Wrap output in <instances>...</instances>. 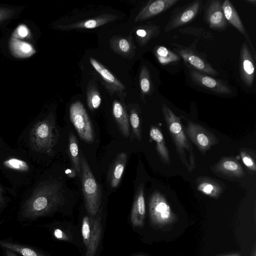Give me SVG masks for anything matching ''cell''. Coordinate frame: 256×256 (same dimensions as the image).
I'll list each match as a JSON object with an SVG mask.
<instances>
[{"mask_svg":"<svg viewBox=\"0 0 256 256\" xmlns=\"http://www.w3.org/2000/svg\"><path fill=\"white\" fill-rule=\"evenodd\" d=\"M29 34V30L28 28L24 25L19 26L16 30L15 32L14 33L13 38H17L18 37L21 38H24L28 36Z\"/></svg>","mask_w":256,"mask_h":256,"instance_id":"d590c367","label":"cell"},{"mask_svg":"<svg viewBox=\"0 0 256 256\" xmlns=\"http://www.w3.org/2000/svg\"><path fill=\"white\" fill-rule=\"evenodd\" d=\"M222 256H241V254L240 252H234L224 254Z\"/></svg>","mask_w":256,"mask_h":256,"instance_id":"ab89813d","label":"cell"},{"mask_svg":"<svg viewBox=\"0 0 256 256\" xmlns=\"http://www.w3.org/2000/svg\"><path fill=\"white\" fill-rule=\"evenodd\" d=\"M58 136L54 118L50 114L33 126L30 133V144L36 152L52 154Z\"/></svg>","mask_w":256,"mask_h":256,"instance_id":"3957f363","label":"cell"},{"mask_svg":"<svg viewBox=\"0 0 256 256\" xmlns=\"http://www.w3.org/2000/svg\"><path fill=\"white\" fill-rule=\"evenodd\" d=\"M70 118L80 138L88 143L93 142L95 139L94 131L87 112L81 102L76 101L70 105Z\"/></svg>","mask_w":256,"mask_h":256,"instance_id":"52a82bcc","label":"cell"},{"mask_svg":"<svg viewBox=\"0 0 256 256\" xmlns=\"http://www.w3.org/2000/svg\"><path fill=\"white\" fill-rule=\"evenodd\" d=\"M242 160L244 164L250 169L255 171L256 170V164L252 158L244 152H240Z\"/></svg>","mask_w":256,"mask_h":256,"instance_id":"e575fe53","label":"cell"},{"mask_svg":"<svg viewBox=\"0 0 256 256\" xmlns=\"http://www.w3.org/2000/svg\"><path fill=\"white\" fill-rule=\"evenodd\" d=\"M112 114L121 134L124 137H128L130 134L128 115L124 106L116 100L113 102Z\"/></svg>","mask_w":256,"mask_h":256,"instance_id":"ffe728a7","label":"cell"},{"mask_svg":"<svg viewBox=\"0 0 256 256\" xmlns=\"http://www.w3.org/2000/svg\"><path fill=\"white\" fill-rule=\"evenodd\" d=\"M160 32V27L158 26L148 24L140 26L136 31L137 41L140 46H144L152 38L158 36Z\"/></svg>","mask_w":256,"mask_h":256,"instance_id":"cb8c5ba5","label":"cell"},{"mask_svg":"<svg viewBox=\"0 0 256 256\" xmlns=\"http://www.w3.org/2000/svg\"><path fill=\"white\" fill-rule=\"evenodd\" d=\"M179 0H156L150 1L139 12L135 18V22L146 20L169 9Z\"/></svg>","mask_w":256,"mask_h":256,"instance_id":"5bb4252c","label":"cell"},{"mask_svg":"<svg viewBox=\"0 0 256 256\" xmlns=\"http://www.w3.org/2000/svg\"><path fill=\"white\" fill-rule=\"evenodd\" d=\"M110 46L115 52L126 56L134 52L136 48L130 37L114 36L110 40Z\"/></svg>","mask_w":256,"mask_h":256,"instance_id":"7402d4cb","label":"cell"},{"mask_svg":"<svg viewBox=\"0 0 256 256\" xmlns=\"http://www.w3.org/2000/svg\"><path fill=\"white\" fill-rule=\"evenodd\" d=\"M60 182L56 180L41 182L24 204L22 216L34 219L54 212L64 202Z\"/></svg>","mask_w":256,"mask_h":256,"instance_id":"6da1fadb","label":"cell"},{"mask_svg":"<svg viewBox=\"0 0 256 256\" xmlns=\"http://www.w3.org/2000/svg\"><path fill=\"white\" fill-rule=\"evenodd\" d=\"M154 54L158 62L163 66L176 62L180 59L178 54L164 46L157 47Z\"/></svg>","mask_w":256,"mask_h":256,"instance_id":"83f0119b","label":"cell"},{"mask_svg":"<svg viewBox=\"0 0 256 256\" xmlns=\"http://www.w3.org/2000/svg\"><path fill=\"white\" fill-rule=\"evenodd\" d=\"M222 8L226 20L244 36L248 42L247 43L249 47L252 50L254 58L256 59V54L255 49L238 12L230 2L229 0H225L222 4Z\"/></svg>","mask_w":256,"mask_h":256,"instance_id":"2e32d148","label":"cell"},{"mask_svg":"<svg viewBox=\"0 0 256 256\" xmlns=\"http://www.w3.org/2000/svg\"><path fill=\"white\" fill-rule=\"evenodd\" d=\"M68 150L72 166L76 172L80 174V164L78 143L75 135L72 132L68 134Z\"/></svg>","mask_w":256,"mask_h":256,"instance_id":"484cf974","label":"cell"},{"mask_svg":"<svg viewBox=\"0 0 256 256\" xmlns=\"http://www.w3.org/2000/svg\"><path fill=\"white\" fill-rule=\"evenodd\" d=\"M3 164L7 168L20 172H28L30 169L28 164L25 161L14 158L5 160Z\"/></svg>","mask_w":256,"mask_h":256,"instance_id":"1f68e13d","label":"cell"},{"mask_svg":"<svg viewBox=\"0 0 256 256\" xmlns=\"http://www.w3.org/2000/svg\"><path fill=\"white\" fill-rule=\"evenodd\" d=\"M66 173L67 176L70 178H74L76 176V172L73 169H67L66 170Z\"/></svg>","mask_w":256,"mask_h":256,"instance_id":"74e56055","label":"cell"},{"mask_svg":"<svg viewBox=\"0 0 256 256\" xmlns=\"http://www.w3.org/2000/svg\"><path fill=\"white\" fill-rule=\"evenodd\" d=\"M102 98L99 92L92 84H88L87 88L88 106L92 110L99 108L101 104Z\"/></svg>","mask_w":256,"mask_h":256,"instance_id":"f546056e","label":"cell"},{"mask_svg":"<svg viewBox=\"0 0 256 256\" xmlns=\"http://www.w3.org/2000/svg\"><path fill=\"white\" fill-rule=\"evenodd\" d=\"M189 75L192 80L196 84L214 92L228 94L232 92L229 86L224 81L188 68Z\"/></svg>","mask_w":256,"mask_h":256,"instance_id":"8fae6325","label":"cell"},{"mask_svg":"<svg viewBox=\"0 0 256 256\" xmlns=\"http://www.w3.org/2000/svg\"><path fill=\"white\" fill-rule=\"evenodd\" d=\"M150 135L156 144V150L162 162L166 164H170L169 152L165 144L164 138L160 130L157 127L152 126Z\"/></svg>","mask_w":256,"mask_h":256,"instance_id":"44dd1931","label":"cell"},{"mask_svg":"<svg viewBox=\"0 0 256 256\" xmlns=\"http://www.w3.org/2000/svg\"><path fill=\"white\" fill-rule=\"evenodd\" d=\"M202 6L201 0H195L174 12L166 26L164 31L168 32L189 23L197 16Z\"/></svg>","mask_w":256,"mask_h":256,"instance_id":"30bf717a","label":"cell"},{"mask_svg":"<svg viewBox=\"0 0 256 256\" xmlns=\"http://www.w3.org/2000/svg\"><path fill=\"white\" fill-rule=\"evenodd\" d=\"M252 256H256V252L255 248L254 250V252L252 253Z\"/></svg>","mask_w":256,"mask_h":256,"instance_id":"7bdbcfd3","label":"cell"},{"mask_svg":"<svg viewBox=\"0 0 256 256\" xmlns=\"http://www.w3.org/2000/svg\"><path fill=\"white\" fill-rule=\"evenodd\" d=\"M54 234L58 240H68L69 237L62 230L56 228L54 230Z\"/></svg>","mask_w":256,"mask_h":256,"instance_id":"8d00e7d4","label":"cell"},{"mask_svg":"<svg viewBox=\"0 0 256 256\" xmlns=\"http://www.w3.org/2000/svg\"><path fill=\"white\" fill-rule=\"evenodd\" d=\"M101 209L94 216L84 217L82 234L86 246V256H95L98 247L102 232Z\"/></svg>","mask_w":256,"mask_h":256,"instance_id":"8992f818","label":"cell"},{"mask_svg":"<svg viewBox=\"0 0 256 256\" xmlns=\"http://www.w3.org/2000/svg\"><path fill=\"white\" fill-rule=\"evenodd\" d=\"M216 170L230 176L240 177L244 172L240 164L230 158L222 160L215 167Z\"/></svg>","mask_w":256,"mask_h":256,"instance_id":"603a6c76","label":"cell"},{"mask_svg":"<svg viewBox=\"0 0 256 256\" xmlns=\"http://www.w3.org/2000/svg\"><path fill=\"white\" fill-rule=\"evenodd\" d=\"M246 2L256 6V1L255 0H245Z\"/></svg>","mask_w":256,"mask_h":256,"instance_id":"60d3db41","label":"cell"},{"mask_svg":"<svg viewBox=\"0 0 256 256\" xmlns=\"http://www.w3.org/2000/svg\"><path fill=\"white\" fill-rule=\"evenodd\" d=\"M82 191L85 206L88 216H95L98 212L102 200V192L89 165L82 154L80 156Z\"/></svg>","mask_w":256,"mask_h":256,"instance_id":"277c9868","label":"cell"},{"mask_svg":"<svg viewBox=\"0 0 256 256\" xmlns=\"http://www.w3.org/2000/svg\"><path fill=\"white\" fill-rule=\"evenodd\" d=\"M205 18L210 28L220 30L227 26V20L224 16L220 0H210L206 8Z\"/></svg>","mask_w":256,"mask_h":256,"instance_id":"4fadbf2b","label":"cell"},{"mask_svg":"<svg viewBox=\"0 0 256 256\" xmlns=\"http://www.w3.org/2000/svg\"><path fill=\"white\" fill-rule=\"evenodd\" d=\"M90 62L98 74L106 84V86L110 92L121 94L125 90L124 86L102 64L92 58H90Z\"/></svg>","mask_w":256,"mask_h":256,"instance_id":"e0dca14e","label":"cell"},{"mask_svg":"<svg viewBox=\"0 0 256 256\" xmlns=\"http://www.w3.org/2000/svg\"><path fill=\"white\" fill-rule=\"evenodd\" d=\"M128 159L125 152L118 153L112 162L108 173V180L112 188H116L119 185Z\"/></svg>","mask_w":256,"mask_h":256,"instance_id":"d6986e66","label":"cell"},{"mask_svg":"<svg viewBox=\"0 0 256 256\" xmlns=\"http://www.w3.org/2000/svg\"><path fill=\"white\" fill-rule=\"evenodd\" d=\"M198 189L210 197L218 198L222 192L220 184L209 178H201L198 182Z\"/></svg>","mask_w":256,"mask_h":256,"instance_id":"4316f807","label":"cell"},{"mask_svg":"<svg viewBox=\"0 0 256 256\" xmlns=\"http://www.w3.org/2000/svg\"><path fill=\"white\" fill-rule=\"evenodd\" d=\"M15 10L9 8H0V24L10 19L14 14Z\"/></svg>","mask_w":256,"mask_h":256,"instance_id":"836d02e7","label":"cell"},{"mask_svg":"<svg viewBox=\"0 0 256 256\" xmlns=\"http://www.w3.org/2000/svg\"><path fill=\"white\" fill-rule=\"evenodd\" d=\"M0 246L18 253L22 256H46L41 252L27 246L0 240Z\"/></svg>","mask_w":256,"mask_h":256,"instance_id":"f1b7e54d","label":"cell"},{"mask_svg":"<svg viewBox=\"0 0 256 256\" xmlns=\"http://www.w3.org/2000/svg\"></svg>","mask_w":256,"mask_h":256,"instance_id":"ee69618b","label":"cell"},{"mask_svg":"<svg viewBox=\"0 0 256 256\" xmlns=\"http://www.w3.org/2000/svg\"><path fill=\"white\" fill-rule=\"evenodd\" d=\"M149 214L151 224L156 227L162 228L176 221V216L165 197L158 191L150 198Z\"/></svg>","mask_w":256,"mask_h":256,"instance_id":"5b68a950","label":"cell"},{"mask_svg":"<svg viewBox=\"0 0 256 256\" xmlns=\"http://www.w3.org/2000/svg\"><path fill=\"white\" fill-rule=\"evenodd\" d=\"M117 18L116 15L103 14L85 20L76 22L65 26H58L60 30H67L76 28H94L105 24Z\"/></svg>","mask_w":256,"mask_h":256,"instance_id":"ac0fdd59","label":"cell"},{"mask_svg":"<svg viewBox=\"0 0 256 256\" xmlns=\"http://www.w3.org/2000/svg\"><path fill=\"white\" fill-rule=\"evenodd\" d=\"M239 70L243 83L250 88L253 84L255 76V64L250 47L247 42H244L241 46Z\"/></svg>","mask_w":256,"mask_h":256,"instance_id":"7c38bea8","label":"cell"},{"mask_svg":"<svg viewBox=\"0 0 256 256\" xmlns=\"http://www.w3.org/2000/svg\"><path fill=\"white\" fill-rule=\"evenodd\" d=\"M186 134L202 152L208 150L218 142L216 138L210 130L190 120L187 122Z\"/></svg>","mask_w":256,"mask_h":256,"instance_id":"9c48e42d","label":"cell"},{"mask_svg":"<svg viewBox=\"0 0 256 256\" xmlns=\"http://www.w3.org/2000/svg\"><path fill=\"white\" fill-rule=\"evenodd\" d=\"M146 206L144 184L141 183L136 191L132 206L130 220L134 226L142 227L144 224Z\"/></svg>","mask_w":256,"mask_h":256,"instance_id":"9a60e30c","label":"cell"},{"mask_svg":"<svg viewBox=\"0 0 256 256\" xmlns=\"http://www.w3.org/2000/svg\"><path fill=\"white\" fill-rule=\"evenodd\" d=\"M130 121L134 134L138 140H141L142 131L140 120L138 114L134 110H131Z\"/></svg>","mask_w":256,"mask_h":256,"instance_id":"d6a6232c","label":"cell"},{"mask_svg":"<svg viewBox=\"0 0 256 256\" xmlns=\"http://www.w3.org/2000/svg\"><path fill=\"white\" fill-rule=\"evenodd\" d=\"M162 112L179 157L188 170L192 172L196 166L194 148L187 138L180 118L165 104L162 105Z\"/></svg>","mask_w":256,"mask_h":256,"instance_id":"7a4b0ae2","label":"cell"},{"mask_svg":"<svg viewBox=\"0 0 256 256\" xmlns=\"http://www.w3.org/2000/svg\"><path fill=\"white\" fill-rule=\"evenodd\" d=\"M2 191V187L0 186V204L2 202L3 200Z\"/></svg>","mask_w":256,"mask_h":256,"instance_id":"b9f144b4","label":"cell"},{"mask_svg":"<svg viewBox=\"0 0 256 256\" xmlns=\"http://www.w3.org/2000/svg\"><path fill=\"white\" fill-rule=\"evenodd\" d=\"M175 46L174 51L182 58L188 68L200 72L217 76L218 72L203 57L190 48H186L177 44L172 43Z\"/></svg>","mask_w":256,"mask_h":256,"instance_id":"ba28073f","label":"cell"},{"mask_svg":"<svg viewBox=\"0 0 256 256\" xmlns=\"http://www.w3.org/2000/svg\"><path fill=\"white\" fill-rule=\"evenodd\" d=\"M10 46L12 54L17 58H27L36 52L31 44L16 38L11 39Z\"/></svg>","mask_w":256,"mask_h":256,"instance_id":"d4e9b609","label":"cell"},{"mask_svg":"<svg viewBox=\"0 0 256 256\" xmlns=\"http://www.w3.org/2000/svg\"><path fill=\"white\" fill-rule=\"evenodd\" d=\"M6 256H18L14 252L6 249Z\"/></svg>","mask_w":256,"mask_h":256,"instance_id":"f35d334b","label":"cell"},{"mask_svg":"<svg viewBox=\"0 0 256 256\" xmlns=\"http://www.w3.org/2000/svg\"><path fill=\"white\" fill-rule=\"evenodd\" d=\"M140 85L142 94L143 96L148 94L152 89V84L150 74L148 68L142 66L140 74Z\"/></svg>","mask_w":256,"mask_h":256,"instance_id":"4dcf8cb0","label":"cell"}]
</instances>
